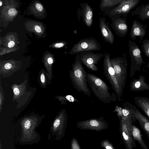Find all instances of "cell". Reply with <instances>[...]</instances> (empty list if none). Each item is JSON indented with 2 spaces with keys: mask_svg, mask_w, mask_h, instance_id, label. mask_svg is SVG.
I'll return each instance as SVG.
<instances>
[{
  "mask_svg": "<svg viewBox=\"0 0 149 149\" xmlns=\"http://www.w3.org/2000/svg\"><path fill=\"white\" fill-rule=\"evenodd\" d=\"M111 62L113 66L115 72L117 75L121 90V87L123 88L125 86L127 76V54L124 53L123 57H119L112 59Z\"/></svg>",
  "mask_w": 149,
  "mask_h": 149,
  "instance_id": "3",
  "label": "cell"
},
{
  "mask_svg": "<svg viewBox=\"0 0 149 149\" xmlns=\"http://www.w3.org/2000/svg\"><path fill=\"white\" fill-rule=\"evenodd\" d=\"M108 23L104 18H100L99 20V26L101 35L104 40L111 44H113L114 41L113 34L109 28Z\"/></svg>",
  "mask_w": 149,
  "mask_h": 149,
  "instance_id": "12",
  "label": "cell"
},
{
  "mask_svg": "<svg viewBox=\"0 0 149 149\" xmlns=\"http://www.w3.org/2000/svg\"><path fill=\"white\" fill-rule=\"evenodd\" d=\"M95 83L96 85L97 86H100L102 83V80L99 79H97L95 81Z\"/></svg>",
  "mask_w": 149,
  "mask_h": 149,
  "instance_id": "27",
  "label": "cell"
},
{
  "mask_svg": "<svg viewBox=\"0 0 149 149\" xmlns=\"http://www.w3.org/2000/svg\"><path fill=\"white\" fill-rule=\"evenodd\" d=\"M64 45V44L62 42L58 43L56 44L55 46L56 47L60 48L63 47Z\"/></svg>",
  "mask_w": 149,
  "mask_h": 149,
  "instance_id": "29",
  "label": "cell"
},
{
  "mask_svg": "<svg viewBox=\"0 0 149 149\" xmlns=\"http://www.w3.org/2000/svg\"><path fill=\"white\" fill-rule=\"evenodd\" d=\"M36 6L37 9L39 11H41L43 10L42 6L39 3H37L36 5Z\"/></svg>",
  "mask_w": 149,
  "mask_h": 149,
  "instance_id": "26",
  "label": "cell"
},
{
  "mask_svg": "<svg viewBox=\"0 0 149 149\" xmlns=\"http://www.w3.org/2000/svg\"><path fill=\"white\" fill-rule=\"evenodd\" d=\"M125 106L131 111L133 116L138 121L149 139V121L135 106L130 103L126 102Z\"/></svg>",
  "mask_w": 149,
  "mask_h": 149,
  "instance_id": "9",
  "label": "cell"
},
{
  "mask_svg": "<svg viewBox=\"0 0 149 149\" xmlns=\"http://www.w3.org/2000/svg\"><path fill=\"white\" fill-rule=\"evenodd\" d=\"M81 57L83 62L88 65H93L99 61L104 56L101 53H85L82 54Z\"/></svg>",
  "mask_w": 149,
  "mask_h": 149,
  "instance_id": "15",
  "label": "cell"
},
{
  "mask_svg": "<svg viewBox=\"0 0 149 149\" xmlns=\"http://www.w3.org/2000/svg\"><path fill=\"white\" fill-rule=\"evenodd\" d=\"M128 45L131 59L130 77L132 78L136 71H140L141 66L143 64H145V62L143 58L141 51L138 45L130 40Z\"/></svg>",
  "mask_w": 149,
  "mask_h": 149,
  "instance_id": "2",
  "label": "cell"
},
{
  "mask_svg": "<svg viewBox=\"0 0 149 149\" xmlns=\"http://www.w3.org/2000/svg\"><path fill=\"white\" fill-rule=\"evenodd\" d=\"M67 122V118L64 116L60 115L57 117L50 127L48 136V140L51 139L57 141L61 140L65 136Z\"/></svg>",
  "mask_w": 149,
  "mask_h": 149,
  "instance_id": "4",
  "label": "cell"
},
{
  "mask_svg": "<svg viewBox=\"0 0 149 149\" xmlns=\"http://www.w3.org/2000/svg\"><path fill=\"white\" fill-rule=\"evenodd\" d=\"M71 149H81L77 139L73 138L71 142Z\"/></svg>",
  "mask_w": 149,
  "mask_h": 149,
  "instance_id": "22",
  "label": "cell"
},
{
  "mask_svg": "<svg viewBox=\"0 0 149 149\" xmlns=\"http://www.w3.org/2000/svg\"><path fill=\"white\" fill-rule=\"evenodd\" d=\"M146 24L144 25L135 19L133 22L130 34V38L132 40H135L136 38L140 39L139 42L142 41L147 31Z\"/></svg>",
  "mask_w": 149,
  "mask_h": 149,
  "instance_id": "10",
  "label": "cell"
},
{
  "mask_svg": "<svg viewBox=\"0 0 149 149\" xmlns=\"http://www.w3.org/2000/svg\"><path fill=\"white\" fill-rule=\"evenodd\" d=\"M40 80L41 82L42 83H44L45 82V75L43 74H41L40 77Z\"/></svg>",
  "mask_w": 149,
  "mask_h": 149,
  "instance_id": "28",
  "label": "cell"
},
{
  "mask_svg": "<svg viewBox=\"0 0 149 149\" xmlns=\"http://www.w3.org/2000/svg\"><path fill=\"white\" fill-rule=\"evenodd\" d=\"M35 29L36 31L38 33H40L41 31V28L38 25H36L35 26Z\"/></svg>",
  "mask_w": 149,
  "mask_h": 149,
  "instance_id": "32",
  "label": "cell"
},
{
  "mask_svg": "<svg viewBox=\"0 0 149 149\" xmlns=\"http://www.w3.org/2000/svg\"></svg>",
  "mask_w": 149,
  "mask_h": 149,
  "instance_id": "37",
  "label": "cell"
},
{
  "mask_svg": "<svg viewBox=\"0 0 149 149\" xmlns=\"http://www.w3.org/2000/svg\"><path fill=\"white\" fill-rule=\"evenodd\" d=\"M101 147L105 149H115L112 144L108 140H102L101 142Z\"/></svg>",
  "mask_w": 149,
  "mask_h": 149,
  "instance_id": "21",
  "label": "cell"
},
{
  "mask_svg": "<svg viewBox=\"0 0 149 149\" xmlns=\"http://www.w3.org/2000/svg\"><path fill=\"white\" fill-rule=\"evenodd\" d=\"M15 44V43L13 41H10L8 44V47L9 48H12L14 46Z\"/></svg>",
  "mask_w": 149,
  "mask_h": 149,
  "instance_id": "33",
  "label": "cell"
},
{
  "mask_svg": "<svg viewBox=\"0 0 149 149\" xmlns=\"http://www.w3.org/2000/svg\"><path fill=\"white\" fill-rule=\"evenodd\" d=\"M141 47L145 55L149 58V40L146 39L143 40Z\"/></svg>",
  "mask_w": 149,
  "mask_h": 149,
  "instance_id": "20",
  "label": "cell"
},
{
  "mask_svg": "<svg viewBox=\"0 0 149 149\" xmlns=\"http://www.w3.org/2000/svg\"><path fill=\"white\" fill-rule=\"evenodd\" d=\"M41 118L30 116L22 119L18 124V133L17 140L20 145H32L41 139L40 134L36 130L39 127Z\"/></svg>",
  "mask_w": 149,
  "mask_h": 149,
  "instance_id": "1",
  "label": "cell"
},
{
  "mask_svg": "<svg viewBox=\"0 0 149 149\" xmlns=\"http://www.w3.org/2000/svg\"><path fill=\"white\" fill-rule=\"evenodd\" d=\"M140 99L149 108V98L139 96Z\"/></svg>",
  "mask_w": 149,
  "mask_h": 149,
  "instance_id": "23",
  "label": "cell"
},
{
  "mask_svg": "<svg viewBox=\"0 0 149 149\" xmlns=\"http://www.w3.org/2000/svg\"><path fill=\"white\" fill-rule=\"evenodd\" d=\"M130 90L132 91L149 90V84L145 81V77L140 75L138 79H133L130 83Z\"/></svg>",
  "mask_w": 149,
  "mask_h": 149,
  "instance_id": "13",
  "label": "cell"
},
{
  "mask_svg": "<svg viewBox=\"0 0 149 149\" xmlns=\"http://www.w3.org/2000/svg\"><path fill=\"white\" fill-rule=\"evenodd\" d=\"M17 13L16 10L14 8H10L8 11V14L10 16H14L16 15Z\"/></svg>",
  "mask_w": 149,
  "mask_h": 149,
  "instance_id": "24",
  "label": "cell"
},
{
  "mask_svg": "<svg viewBox=\"0 0 149 149\" xmlns=\"http://www.w3.org/2000/svg\"><path fill=\"white\" fill-rule=\"evenodd\" d=\"M100 47L96 40L93 38H88L80 40L75 44L69 53L72 55L86 51L100 50Z\"/></svg>",
  "mask_w": 149,
  "mask_h": 149,
  "instance_id": "5",
  "label": "cell"
},
{
  "mask_svg": "<svg viewBox=\"0 0 149 149\" xmlns=\"http://www.w3.org/2000/svg\"><path fill=\"white\" fill-rule=\"evenodd\" d=\"M77 127L81 130H90L99 132L106 130L108 127V124L103 120L94 119L80 121L77 125Z\"/></svg>",
  "mask_w": 149,
  "mask_h": 149,
  "instance_id": "8",
  "label": "cell"
},
{
  "mask_svg": "<svg viewBox=\"0 0 149 149\" xmlns=\"http://www.w3.org/2000/svg\"><path fill=\"white\" fill-rule=\"evenodd\" d=\"M134 102L149 118V108L140 99L139 96L134 97Z\"/></svg>",
  "mask_w": 149,
  "mask_h": 149,
  "instance_id": "18",
  "label": "cell"
},
{
  "mask_svg": "<svg viewBox=\"0 0 149 149\" xmlns=\"http://www.w3.org/2000/svg\"><path fill=\"white\" fill-rule=\"evenodd\" d=\"M93 17L92 10L89 5L86 3L83 8V18L85 24L89 27L92 24Z\"/></svg>",
  "mask_w": 149,
  "mask_h": 149,
  "instance_id": "16",
  "label": "cell"
},
{
  "mask_svg": "<svg viewBox=\"0 0 149 149\" xmlns=\"http://www.w3.org/2000/svg\"><path fill=\"white\" fill-rule=\"evenodd\" d=\"M74 74L75 76L77 77H81L82 75L81 71L79 69H77L75 71Z\"/></svg>",
  "mask_w": 149,
  "mask_h": 149,
  "instance_id": "25",
  "label": "cell"
},
{
  "mask_svg": "<svg viewBox=\"0 0 149 149\" xmlns=\"http://www.w3.org/2000/svg\"><path fill=\"white\" fill-rule=\"evenodd\" d=\"M131 15H138L139 18L142 21L149 19V3L136 7L132 11Z\"/></svg>",
  "mask_w": 149,
  "mask_h": 149,
  "instance_id": "14",
  "label": "cell"
},
{
  "mask_svg": "<svg viewBox=\"0 0 149 149\" xmlns=\"http://www.w3.org/2000/svg\"><path fill=\"white\" fill-rule=\"evenodd\" d=\"M12 67L11 65L9 63H6L4 65L5 68L7 70L10 69Z\"/></svg>",
  "mask_w": 149,
  "mask_h": 149,
  "instance_id": "31",
  "label": "cell"
},
{
  "mask_svg": "<svg viewBox=\"0 0 149 149\" xmlns=\"http://www.w3.org/2000/svg\"><path fill=\"white\" fill-rule=\"evenodd\" d=\"M118 15V17L114 20L113 26L117 35L120 38H123L126 35L128 30V26L126 18Z\"/></svg>",
  "mask_w": 149,
  "mask_h": 149,
  "instance_id": "11",
  "label": "cell"
},
{
  "mask_svg": "<svg viewBox=\"0 0 149 149\" xmlns=\"http://www.w3.org/2000/svg\"><path fill=\"white\" fill-rule=\"evenodd\" d=\"M147 66L149 69V62H148L147 65Z\"/></svg>",
  "mask_w": 149,
  "mask_h": 149,
  "instance_id": "35",
  "label": "cell"
},
{
  "mask_svg": "<svg viewBox=\"0 0 149 149\" xmlns=\"http://www.w3.org/2000/svg\"><path fill=\"white\" fill-rule=\"evenodd\" d=\"M123 117L121 120V132L124 142L128 149H132L133 141L131 132L132 117Z\"/></svg>",
  "mask_w": 149,
  "mask_h": 149,
  "instance_id": "6",
  "label": "cell"
},
{
  "mask_svg": "<svg viewBox=\"0 0 149 149\" xmlns=\"http://www.w3.org/2000/svg\"><path fill=\"white\" fill-rule=\"evenodd\" d=\"M14 94L16 95H19V89L17 87H15L13 90Z\"/></svg>",
  "mask_w": 149,
  "mask_h": 149,
  "instance_id": "30",
  "label": "cell"
},
{
  "mask_svg": "<svg viewBox=\"0 0 149 149\" xmlns=\"http://www.w3.org/2000/svg\"><path fill=\"white\" fill-rule=\"evenodd\" d=\"M140 0H122L116 8L112 10L110 14L112 15H123L125 17L139 3Z\"/></svg>",
  "mask_w": 149,
  "mask_h": 149,
  "instance_id": "7",
  "label": "cell"
},
{
  "mask_svg": "<svg viewBox=\"0 0 149 149\" xmlns=\"http://www.w3.org/2000/svg\"><path fill=\"white\" fill-rule=\"evenodd\" d=\"M131 132L132 136L133 138L139 142L142 148L143 149H148L147 146L143 140L139 130L135 126L132 124L131 126Z\"/></svg>",
  "mask_w": 149,
  "mask_h": 149,
  "instance_id": "17",
  "label": "cell"
},
{
  "mask_svg": "<svg viewBox=\"0 0 149 149\" xmlns=\"http://www.w3.org/2000/svg\"><path fill=\"white\" fill-rule=\"evenodd\" d=\"M2 4V3L1 1L0 2V6H1Z\"/></svg>",
  "mask_w": 149,
  "mask_h": 149,
  "instance_id": "36",
  "label": "cell"
},
{
  "mask_svg": "<svg viewBox=\"0 0 149 149\" xmlns=\"http://www.w3.org/2000/svg\"><path fill=\"white\" fill-rule=\"evenodd\" d=\"M47 62L49 64H52L53 62V59L51 57L47 59Z\"/></svg>",
  "mask_w": 149,
  "mask_h": 149,
  "instance_id": "34",
  "label": "cell"
},
{
  "mask_svg": "<svg viewBox=\"0 0 149 149\" xmlns=\"http://www.w3.org/2000/svg\"><path fill=\"white\" fill-rule=\"evenodd\" d=\"M122 0H102L100 6L102 8L110 7L119 4Z\"/></svg>",
  "mask_w": 149,
  "mask_h": 149,
  "instance_id": "19",
  "label": "cell"
}]
</instances>
